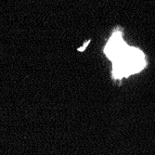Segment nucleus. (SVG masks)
I'll list each match as a JSON object with an SVG mask.
<instances>
[{
    "mask_svg": "<svg viewBox=\"0 0 155 155\" xmlns=\"http://www.w3.org/2000/svg\"><path fill=\"white\" fill-rule=\"evenodd\" d=\"M146 65L144 53L137 48L128 46L114 61H112V77L117 80L126 78L141 72Z\"/></svg>",
    "mask_w": 155,
    "mask_h": 155,
    "instance_id": "nucleus-1",
    "label": "nucleus"
},
{
    "mask_svg": "<svg viewBox=\"0 0 155 155\" xmlns=\"http://www.w3.org/2000/svg\"><path fill=\"white\" fill-rule=\"evenodd\" d=\"M127 47L128 45L123 39L122 33L117 31L114 33V35L108 41L107 45L104 48V53L107 56V58L112 62L119 57Z\"/></svg>",
    "mask_w": 155,
    "mask_h": 155,
    "instance_id": "nucleus-2",
    "label": "nucleus"
}]
</instances>
